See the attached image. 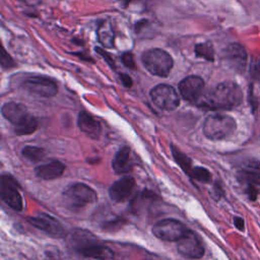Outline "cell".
Segmentation results:
<instances>
[{
	"mask_svg": "<svg viewBox=\"0 0 260 260\" xmlns=\"http://www.w3.org/2000/svg\"><path fill=\"white\" fill-rule=\"evenodd\" d=\"M22 87L28 92L43 98L54 96L58 91L56 82L53 79L44 76L27 77L22 82Z\"/></svg>",
	"mask_w": 260,
	"mask_h": 260,
	"instance_id": "9",
	"label": "cell"
},
{
	"mask_svg": "<svg viewBox=\"0 0 260 260\" xmlns=\"http://www.w3.org/2000/svg\"><path fill=\"white\" fill-rule=\"evenodd\" d=\"M65 170V165L59 160H52L50 162L41 165L36 168V175L43 180H54L59 178Z\"/></svg>",
	"mask_w": 260,
	"mask_h": 260,
	"instance_id": "17",
	"label": "cell"
},
{
	"mask_svg": "<svg viewBox=\"0 0 260 260\" xmlns=\"http://www.w3.org/2000/svg\"><path fill=\"white\" fill-rule=\"evenodd\" d=\"M141 61L147 71L160 77H167L174 65L171 55L161 49L145 51L141 57Z\"/></svg>",
	"mask_w": 260,
	"mask_h": 260,
	"instance_id": "4",
	"label": "cell"
},
{
	"mask_svg": "<svg viewBox=\"0 0 260 260\" xmlns=\"http://www.w3.org/2000/svg\"><path fill=\"white\" fill-rule=\"evenodd\" d=\"M135 189V180L132 177L125 176L116 181L110 188L109 194L113 201L123 202L128 200Z\"/></svg>",
	"mask_w": 260,
	"mask_h": 260,
	"instance_id": "15",
	"label": "cell"
},
{
	"mask_svg": "<svg viewBox=\"0 0 260 260\" xmlns=\"http://www.w3.org/2000/svg\"><path fill=\"white\" fill-rule=\"evenodd\" d=\"M28 221L36 228L53 237L62 238L66 234L63 225L56 218L47 213H40L37 216L28 217Z\"/></svg>",
	"mask_w": 260,
	"mask_h": 260,
	"instance_id": "14",
	"label": "cell"
},
{
	"mask_svg": "<svg viewBox=\"0 0 260 260\" xmlns=\"http://www.w3.org/2000/svg\"><path fill=\"white\" fill-rule=\"evenodd\" d=\"M178 252L185 258L199 259L204 255V248L198 236L188 230L184 237L178 241Z\"/></svg>",
	"mask_w": 260,
	"mask_h": 260,
	"instance_id": "11",
	"label": "cell"
},
{
	"mask_svg": "<svg viewBox=\"0 0 260 260\" xmlns=\"http://www.w3.org/2000/svg\"><path fill=\"white\" fill-rule=\"evenodd\" d=\"M237 128V123L232 116L213 114L208 116L203 123V133L211 140H222L231 136Z\"/></svg>",
	"mask_w": 260,
	"mask_h": 260,
	"instance_id": "3",
	"label": "cell"
},
{
	"mask_svg": "<svg viewBox=\"0 0 260 260\" xmlns=\"http://www.w3.org/2000/svg\"><path fill=\"white\" fill-rule=\"evenodd\" d=\"M190 177L195 179L196 181L202 182V183H208L211 180V174L209 171L202 167H195L192 169V172L190 174Z\"/></svg>",
	"mask_w": 260,
	"mask_h": 260,
	"instance_id": "25",
	"label": "cell"
},
{
	"mask_svg": "<svg viewBox=\"0 0 260 260\" xmlns=\"http://www.w3.org/2000/svg\"><path fill=\"white\" fill-rule=\"evenodd\" d=\"M113 170L117 174H125L131 169V159H130V148L124 146L120 148L113 159Z\"/></svg>",
	"mask_w": 260,
	"mask_h": 260,
	"instance_id": "19",
	"label": "cell"
},
{
	"mask_svg": "<svg viewBox=\"0 0 260 260\" xmlns=\"http://www.w3.org/2000/svg\"><path fill=\"white\" fill-rule=\"evenodd\" d=\"M153 260H161V259H153Z\"/></svg>",
	"mask_w": 260,
	"mask_h": 260,
	"instance_id": "33",
	"label": "cell"
},
{
	"mask_svg": "<svg viewBox=\"0 0 260 260\" xmlns=\"http://www.w3.org/2000/svg\"><path fill=\"white\" fill-rule=\"evenodd\" d=\"M0 63H1L2 68H4V69H8V68L14 66V61L6 53V51L4 49H2V53H1V57H0Z\"/></svg>",
	"mask_w": 260,
	"mask_h": 260,
	"instance_id": "26",
	"label": "cell"
},
{
	"mask_svg": "<svg viewBox=\"0 0 260 260\" xmlns=\"http://www.w3.org/2000/svg\"><path fill=\"white\" fill-rule=\"evenodd\" d=\"M81 255L98 260H114V253L113 251L108 248L107 246H104L102 244H99V242H94L81 250L78 251Z\"/></svg>",
	"mask_w": 260,
	"mask_h": 260,
	"instance_id": "18",
	"label": "cell"
},
{
	"mask_svg": "<svg viewBox=\"0 0 260 260\" xmlns=\"http://www.w3.org/2000/svg\"><path fill=\"white\" fill-rule=\"evenodd\" d=\"M95 50H96L98 52H100V54H101V55L106 59V61H107V62H108L112 67H115V63L113 62V59H111L107 54H105V52H104L102 49H98V48H96Z\"/></svg>",
	"mask_w": 260,
	"mask_h": 260,
	"instance_id": "31",
	"label": "cell"
},
{
	"mask_svg": "<svg viewBox=\"0 0 260 260\" xmlns=\"http://www.w3.org/2000/svg\"><path fill=\"white\" fill-rule=\"evenodd\" d=\"M195 53L197 57L204 58L207 61L212 62L214 60V49L210 42L197 44L195 46Z\"/></svg>",
	"mask_w": 260,
	"mask_h": 260,
	"instance_id": "21",
	"label": "cell"
},
{
	"mask_svg": "<svg viewBox=\"0 0 260 260\" xmlns=\"http://www.w3.org/2000/svg\"><path fill=\"white\" fill-rule=\"evenodd\" d=\"M77 124L79 129L92 139H98L102 133V126L100 121L85 111H81L79 113Z\"/></svg>",
	"mask_w": 260,
	"mask_h": 260,
	"instance_id": "16",
	"label": "cell"
},
{
	"mask_svg": "<svg viewBox=\"0 0 260 260\" xmlns=\"http://www.w3.org/2000/svg\"><path fill=\"white\" fill-rule=\"evenodd\" d=\"M172 150H173V155H174L176 161H177V162L179 164V166L183 169V171H184L186 174H188V175L190 176V174H191V172H192V169H193V167H192V165H191L190 158H189L186 154H184L183 152H181L179 149L175 148L174 146H172Z\"/></svg>",
	"mask_w": 260,
	"mask_h": 260,
	"instance_id": "23",
	"label": "cell"
},
{
	"mask_svg": "<svg viewBox=\"0 0 260 260\" xmlns=\"http://www.w3.org/2000/svg\"><path fill=\"white\" fill-rule=\"evenodd\" d=\"M122 61H123V63L126 67H128L130 69H135L136 68L134 57H133V54L131 52H125L122 55Z\"/></svg>",
	"mask_w": 260,
	"mask_h": 260,
	"instance_id": "27",
	"label": "cell"
},
{
	"mask_svg": "<svg viewBox=\"0 0 260 260\" xmlns=\"http://www.w3.org/2000/svg\"><path fill=\"white\" fill-rule=\"evenodd\" d=\"M238 181L245 188L258 187L260 185V160L249 158L241 166L237 173Z\"/></svg>",
	"mask_w": 260,
	"mask_h": 260,
	"instance_id": "12",
	"label": "cell"
},
{
	"mask_svg": "<svg viewBox=\"0 0 260 260\" xmlns=\"http://www.w3.org/2000/svg\"><path fill=\"white\" fill-rule=\"evenodd\" d=\"M120 77H121V81L123 82V84H124L125 86H128V87H129V86L132 85V79L130 78L129 75H127V74H121Z\"/></svg>",
	"mask_w": 260,
	"mask_h": 260,
	"instance_id": "30",
	"label": "cell"
},
{
	"mask_svg": "<svg viewBox=\"0 0 260 260\" xmlns=\"http://www.w3.org/2000/svg\"><path fill=\"white\" fill-rule=\"evenodd\" d=\"M22 155L30 160V161H40L41 159H43L46 155V150L42 147H38V146H31V145H28V146H25L23 149H22Z\"/></svg>",
	"mask_w": 260,
	"mask_h": 260,
	"instance_id": "22",
	"label": "cell"
},
{
	"mask_svg": "<svg viewBox=\"0 0 260 260\" xmlns=\"http://www.w3.org/2000/svg\"><path fill=\"white\" fill-rule=\"evenodd\" d=\"M18 183L10 175L4 174L1 176L0 195L2 200L12 209L20 211L23 208V201L18 192Z\"/></svg>",
	"mask_w": 260,
	"mask_h": 260,
	"instance_id": "7",
	"label": "cell"
},
{
	"mask_svg": "<svg viewBox=\"0 0 260 260\" xmlns=\"http://www.w3.org/2000/svg\"><path fill=\"white\" fill-rule=\"evenodd\" d=\"M98 39L99 42L106 48H113L115 34L113 26L109 20H103L99 23L98 26Z\"/></svg>",
	"mask_w": 260,
	"mask_h": 260,
	"instance_id": "20",
	"label": "cell"
},
{
	"mask_svg": "<svg viewBox=\"0 0 260 260\" xmlns=\"http://www.w3.org/2000/svg\"><path fill=\"white\" fill-rule=\"evenodd\" d=\"M152 102L166 111H173L180 105V99L176 89L168 84H158L150 90Z\"/></svg>",
	"mask_w": 260,
	"mask_h": 260,
	"instance_id": "8",
	"label": "cell"
},
{
	"mask_svg": "<svg viewBox=\"0 0 260 260\" xmlns=\"http://www.w3.org/2000/svg\"><path fill=\"white\" fill-rule=\"evenodd\" d=\"M63 199L67 206L76 209L95 202L96 193L83 183H74L64 190Z\"/></svg>",
	"mask_w": 260,
	"mask_h": 260,
	"instance_id": "5",
	"label": "cell"
},
{
	"mask_svg": "<svg viewBox=\"0 0 260 260\" xmlns=\"http://www.w3.org/2000/svg\"><path fill=\"white\" fill-rule=\"evenodd\" d=\"M234 224L239 231L245 230V221L241 216H235L234 217Z\"/></svg>",
	"mask_w": 260,
	"mask_h": 260,
	"instance_id": "29",
	"label": "cell"
},
{
	"mask_svg": "<svg viewBox=\"0 0 260 260\" xmlns=\"http://www.w3.org/2000/svg\"><path fill=\"white\" fill-rule=\"evenodd\" d=\"M187 232L188 229L182 222L173 218L162 219L152 228V233L156 238L168 242H178Z\"/></svg>",
	"mask_w": 260,
	"mask_h": 260,
	"instance_id": "6",
	"label": "cell"
},
{
	"mask_svg": "<svg viewBox=\"0 0 260 260\" xmlns=\"http://www.w3.org/2000/svg\"><path fill=\"white\" fill-rule=\"evenodd\" d=\"M204 89V80L196 75H191L185 77L179 83V90L184 100L195 103L197 102L203 92Z\"/></svg>",
	"mask_w": 260,
	"mask_h": 260,
	"instance_id": "13",
	"label": "cell"
},
{
	"mask_svg": "<svg viewBox=\"0 0 260 260\" xmlns=\"http://www.w3.org/2000/svg\"><path fill=\"white\" fill-rule=\"evenodd\" d=\"M3 117L14 125V132L17 135H29L34 133L39 126L36 117L30 115L26 108L18 103H6L1 109Z\"/></svg>",
	"mask_w": 260,
	"mask_h": 260,
	"instance_id": "2",
	"label": "cell"
},
{
	"mask_svg": "<svg viewBox=\"0 0 260 260\" xmlns=\"http://www.w3.org/2000/svg\"><path fill=\"white\" fill-rule=\"evenodd\" d=\"M223 195V191L222 188L218 185V184H214L213 186V191H211V196L215 199V200H219Z\"/></svg>",
	"mask_w": 260,
	"mask_h": 260,
	"instance_id": "28",
	"label": "cell"
},
{
	"mask_svg": "<svg viewBox=\"0 0 260 260\" xmlns=\"http://www.w3.org/2000/svg\"><path fill=\"white\" fill-rule=\"evenodd\" d=\"M249 73L253 80L260 81V52L253 53L249 65Z\"/></svg>",
	"mask_w": 260,
	"mask_h": 260,
	"instance_id": "24",
	"label": "cell"
},
{
	"mask_svg": "<svg viewBox=\"0 0 260 260\" xmlns=\"http://www.w3.org/2000/svg\"><path fill=\"white\" fill-rule=\"evenodd\" d=\"M222 58L225 64L238 73H243L247 67L248 55L243 45L239 43L228 45L222 52Z\"/></svg>",
	"mask_w": 260,
	"mask_h": 260,
	"instance_id": "10",
	"label": "cell"
},
{
	"mask_svg": "<svg viewBox=\"0 0 260 260\" xmlns=\"http://www.w3.org/2000/svg\"><path fill=\"white\" fill-rule=\"evenodd\" d=\"M243 101V90L234 81H223L209 89L203 98L201 106L209 110H232Z\"/></svg>",
	"mask_w": 260,
	"mask_h": 260,
	"instance_id": "1",
	"label": "cell"
},
{
	"mask_svg": "<svg viewBox=\"0 0 260 260\" xmlns=\"http://www.w3.org/2000/svg\"><path fill=\"white\" fill-rule=\"evenodd\" d=\"M20 1H22L24 4L28 6H36L41 3V0H20Z\"/></svg>",
	"mask_w": 260,
	"mask_h": 260,
	"instance_id": "32",
	"label": "cell"
}]
</instances>
